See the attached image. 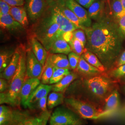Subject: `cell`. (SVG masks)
I'll list each match as a JSON object with an SVG mask.
<instances>
[{
    "label": "cell",
    "mask_w": 125,
    "mask_h": 125,
    "mask_svg": "<svg viewBox=\"0 0 125 125\" xmlns=\"http://www.w3.org/2000/svg\"><path fill=\"white\" fill-rule=\"evenodd\" d=\"M83 30L86 49L94 54L106 69L111 67L121 53L125 37L119 25L102 18Z\"/></svg>",
    "instance_id": "cell-1"
},
{
    "label": "cell",
    "mask_w": 125,
    "mask_h": 125,
    "mask_svg": "<svg viewBox=\"0 0 125 125\" xmlns=\"http://www.w3.org/2000/svg\"><path fill=\"white\" fill-rule=\"evenodd\" d=\"M27 78L26 54L21 53L17 70L10 82L8 89L4 92L0 93V104H7L12 107H19L21 104V90Z\"/></svg>",
    "instance_id": "cell-2"
},
{
    "label": "cell",
    "mask_w": 125,
    "mask_h": 125,
    "mask_svg": "<svg viewBox=\"0 0 125 125\" xmlns=\"http://www.w3.org/2000/svg\"><path fill=\"white\" fill-rule=\"evenodd\" d=\"M64 103L67 108L83 119L95 120L107 116L103 109L84 99L68 96L65 97Z\"/></svg>",
    "instance_id": "cell-3"
},
{
    "label": "cell",
    "mask_w": 125,
    "mask_h": 125,
    "mask_svg": "<svg viewBox=\"0 0 125 125\" xmlns=\"http://www.w3.org/2000/svg\"><path fill=\"white\" fill-rule=\"evenodd\" d=\"M59 27L51 18L50 14L37 24L34 28L35 37L49 51L54 40L58 37Z\"/></svg>",
    "instance_id": "cell-4"
},
{
    "label": "cell",
    "mask_w": 125,
    "mask_h": 125,
    "mask_svg": "<svg viewBox=\"0 0 125 125\" xmlns=\"http://www.w3.org/2000/svg\"><path fill=\"white\" fill-rule=\"evenodd\" d=\"M83 84L87 92L97 102H104L112 91V82L107 77L101 75L88 77L84 80Z\"/></svg>",
    "instance_id": "cell-5"
},
{
    "label": "cell",
    "mask_w": 125,
    "mask_h": 125,
    "mask_svg": "<svg viewBox=\"0 0 125 125\" xmlns=\"http://www.w3.org/2000/svg\"><path fill=\"white\" fill-rule=\"evenodd\" d=\"M80 116L67 107H57L50 118V125H82Z\"/></svg>",
    "instance_id": "cell-6"
},
{
    "label": "cell",
    "mask_w": 125,
    "mask_h": 125,
    "mask_svg": "<svg viewBox=\"0 0 125 125\" xmlns=\"http://www.w3.org/2000/svg\"><path fill=\"white\" fill-rule=\"evenodd\" d=\"M49 6V14L54 21L59 27L58 36H62V34L68 31H73L79 28L73 23L70 21L62 13L59 9L56 1L47 0Z\"/></svg>",
    "instance_id": "cell-7"
},
{
    "label": "cell",
    "mask_w": 125,
    "mask_h": 125,
    "mask_svg": "<svg viewBox=\"0 0 125 125\" xmlns=\"http://www.w3.org/2000/svg\"><path fill=\"white\" fill-rule=\"evenodd\" d=\"M26 72L28 78L41 79L43 66L38 60L31 49L27 50L26 54Z\"/></svg>",
    "instance_id": "cell-8"
},
{
    "label": "cell",
    "mask_w": 125,
    "mask_h": 125,
    "mask_svg": "<svg viewBox=\"0 0 125 125\" xmlns=\"http://www.w3.org/2000/svg\"><path fill=\"white\" fill-rule=\"evenodd\" d=\"M26 10L29 18L32 22L40 19L46 9L45 0H26Z\"/></svg>",
    "instance_id": "cell-9"
},
{
    "label": "cell",
    "mask_w": 125,
    "mask_h": 125,
    "mask_svg": "<svg viewBox=\"0 0 125 125\" xmlns=\"http://www.w3.org/2000/svg\"><path fill=\"white\" fill-rule=\"evenodd\" d=\"M67 7L71 9L80 20L84 27L91 26V21L89 18L88 11L75 0H64Z\"/></svg>",
    "instance_id": "cell-10"
},
{
    "label": "cell",
    "mask_w": 125,
    "mask_h": 125,
    "mask_svg": "<svg viewBox=\"0 0 125 125\" xmlns=\"http://www.w3.org/2000/svg\"><path fill=\"white\" fill-rule=\"evenodd\" d=\"M40 83L39 78H27L24 83L20 92V98L21 104L24 108H26L28 99Z\"/></svg>",
    "instance_id": "cell-11"
},
{
    "label": "cell",
    "mask_w": 125,
    "mask_h": 125,
    "mask_svg": "<svg viewBox=\"0 0 125 125\" xmlns=\"http://www.w3.org/2000/svg\"><path fill=\"white\" fill-rule=\"evenodd\" d=\"M52 85L40 83L32 92L29 98L28 99L26 108H30L36 102L45 96H47L48 93L52 89Z\"/></svg>",
    "instance_id": "cell-12"
},
{
    "label": "cell",
    "mask_w": 125,
    "mask_h": 125,
    "mask_svg": "<svg viewBox=\"0 0 125 125\" xmlns=\"http://www.w3.org/2000/svg\"><path fill=\"white\" fill-rule=\"evenodd\" d=\"M12 125H34L35 117L27 111L13 109Z\"/></svg>",
    "instance_id": "cell-13"
},
{
    "label": "cell",
    "mask_w": 125,
    "mask_h": 125,
    "mask_svg": "<svg viewBox=\"0 0 125 125\" xmlns=\"http://www.w3.org/2000/svg\"><path fill=\"white\" fill-rule=\"evenodd\" d=\"M104 107L103 109L107 116L111 114L119 107L120 104V94L117 89L112 91L104 101Z\"/></svg>",
    "instance_id": "cell-14"
},
{
    "label": "cell",
    "mask_w": 125,
    "mask_h": 125,
    "mask_svg": "<svg viewBox=\"0 0 125 125\" xmlns=\"http://www.w3.org/2000/svg\"><path fill=\"white\" fill-rule=\"evenodd\" d=\"M21 53L16 51L13 54L12 59L8 66L0 74L1 78H3L8 81L9 83L13 78L18 68Z\"/></svg>",
    "instance_id": "cell-15"
},
{
    "label": "cell",
    "mask_w": 125,
    "mask_h": 125,
    "mask_svg": "<svg viewBox=\"0 0 125 125\" xmlns=\"http://www.w3.org/2000/svg\"><path fill=\"white\" fill-rule=\"evenodd\" d=\"M76 71L83 76H87V78L101 75L102 73L98 69L87 62L81 56Z\"/></svg>",
    "instance_id": "cell-16"
},
{
    "label": "cell",
    "mask_w": 125,
    "mask_h": 125,
    "mask_svg": "<svg viewBox=\"0 0 125 125\" xmlns=\"http://www.w3.org/2000/svg\"><path fill=\"white\" fill-rule=\"evenodd\" d=\"M72 50L69 44L62 36H58L54 40L50 49V53L69 54Z\"/></svg>",
    "instance_id": "cell-17"
},
{
    "label": "cell",
    "mask_w": 125,
    "mask_h": 125,
    "mask_svg": "<svg viewBox=\"0 0 125 125\" xmlns=\"http://www.w3.org/2000/svg\"><path fill=\"white\" fill-rule=\"evenodd\" d=\"M31 44L33 53L44 67L48 56L47 50L35 37L31 39Z\"/></svg>",
    "instance_id": "cell-18"
},
{
    "label": "cell",
    "mask_w": 125,
    "mask_h": 125,
    "mask_svg": "<svg viewBox=\"0 0 125 125\" xmlns=\"http://www.w3.org/2000/svg\"><path fill=\"white\" fill-rule=\"evenodd\" d=\"M59 9L66 18L72 23L75 24L79 28L83 30L84 27L83 26L80 20L72 10L69 9L65 4L64 0H58L56 1Z\"/></svg>",
    "instance_id": "cell-19"
},
{
    "label": "cell",
    "mask_w": 125,
    "mask_h": 125,
    "mask_svg": "<svg viewBox=\"0 0 125 125\" xmlns=\"http://www.w3.org/2000/svg\"><path fill=\"white\" fill-rule=\"evenodd\" d=\"M0 26L3 29L9 31L20 30L24 28L10 13L0 16Z\"/></svg>",
    "instance_id": "cell-20"
},
{
    "label": "cell",
    "mask_w": 125,
    "mask_h": 125,
    "mask_svg": "<svg viewBox=\"0 0 125 125\" xmlns=\"http://www.w3.org/2000/svg\"><path fill=\"white\" fill-rule=\"evenodd\" d=\"M9 13L24 27L28 25L27 10L22 6L12 7Z\"/></svg>",
    "instance_id": "cell-21"
},
{
    "label": "cell",
    "mask_w": 125,
    "mask_h": 125,
    "mask_svg": "<svg viewBox=\"0 0 125 125\" xmlns=\"http://www.w3.org/2000/svg\"><path fill=\"white\" fill-rule=\"evenodd\" d=\"M78 76L75 72H71L58 83L54 84L52 86V90L55 92H62L64 93L66 89L76 79Z\"/></svg>",
    "instance_id": "cell-22"
},
{
    "label": "cell",
    "mask_w": 125,
    "mask_h": 125,
    "mask_svg": "<svg viewBox=\"0 0 125 125\" xmlns=\"http://www.w3.org/2000/svg\"><path fill=\"white\" fill-rule=\"evenodd\" d=\"M51 54L49 53L43 67V72L41 77V83L49 84L50 80L53 73L55 67L51 59Z\"/></svg>",
    "instance_id": "cell-23"
},
{
    "label": "cell",
    "mask_w": 125,
    "mask_h": 125,
    "mask_svg": "<svg viewBox=\"0 0 125 125\" xmlns=\"http://www.w3.org/2000/svg\"><path fill=\"white\" fill-rule=\"evenodd\" d=\"M104 4L101 0H96L88 9L89 18L96 21L102 18Z\"/></svg>",
    "instance_id": "cell-24"
},
{
    "label": "cell",
    "mask_w": 125,
    "mask_h": 125,
    "mask_svg": "<svg viewBox=\"0 0 125 125\" xmlns=\"http://www.w3.org/2000/svg\"><path fill=\"white\" fill-rule=\"evenodd\" d=\"M51 59L54 67L71 69L68 58L65 54H51Z\"/></svg>",
    "instance_id": "cell-25"
},
{
    "label": "cell",
    "mask_w": 125,
    "mask_h": 125,
    "mask_svg": "<svg viewBox=\"0 0 125 125\" xmlns=\"http://www.w3.org/2000/svg\"><path fill=\"white\" fill-rule=\"evenodd\" d=\"M13 109L9 106L0 107V125H12Z\"/></svg>",
    "instance_id": "cell-26"
},
{
    "label": "cell",
    "mask_w": 125,
    "mask_h": 125,
    "mask_svg": "<svg viewBox=\"0 0 125 125\" xmlns=\"http://www.w3.org/2000/svg\"><path fill=\"white\" fill-rule=\"evenodd\" d=\"M81 56L89 64L98 69L102 72L106 70V68L101 62L98 57L92 52L87 50L85 53L83 54Z\"/></svg>",
    "instance_id": "cell-27"
},
{
    "label": "cell",
    "mask_w": 125,
    "mask_h": 125,
    "mask_svg": "<svg viewBox=\"0 0 125 125\" xmlns=\"http://www.w3.org/2000/svg\"><path fill=\"white\" fill-rule=\"evenodd\" d=\"M64 93L53 91L50 94L47 98V107L49 109H52L64 103Z\"/></svg>",
    "instance_id": "cell-28"
},
{
    "label": "cell",
    "mask_w": 125,
    "mask_h": 125,
    "mask_svg": "<svg viewBox=\"0 0 125 125\" xmlns=\"http://www.w3.org/2000/svg\"><path fill=\"white\" fill-rule=\"evenodd\" d=\"M71 72L70 69L58 68L55 67L53 73L50 80L49 84H55L58 83Z\"/></svg>",
    "instance_id": "cell-29"
},
{
    "label": "cell",
    "mask_w": 125,
    "mask_h": 125,
    "mask_svg": "<svg viewBox=\"0 0 125 125\" xmlns=\"http://www.w3.org/2000/svg\"><path fill=\"white\" fill-rule=\"evenodd\" d=\"M69 44L71 47L72 52H75L80 56L85 53L88 50L86 49L85 46L83 45L79 40L76 39L74 37L69 42Z\"/></svg>",
    "instance_id": "cell-30"
},
{
    "label": "cell",
    "mask_w": 125,
    "mask_h": 125,
    "mask_svg": "<svg viewBox=\"0 0 125 125\" xmlns=\"http://www.w3.org/2000/svg\"><path fill=\"white\" fill-rule=\"evenodd\" d=\"M13 54L10 52H1L0 54V72H3L8 66Z\"/></svg>",
    "instance_id": "cell-31"
},
{
    "label": "cell",
    "mask_w": 125,
    "mask_h": 125,
    "mask_svg": "<svg viewBox=\"0 0 125 125\" xmlns=\"http://www.w3.org/2000/svg\"><path fill=\"white\" fill-rule=\"evenodd\" d=\"M111 8L116 18L120 19L122 17L123 8L121 0H113L111 2Z\"/></svg>",
    "instance_id": "cell-32"
},
{
    "label": "cell",
    "mask_w": 125,
    "mask_h": 125,
    "mask_svg": "<svg viewBox=\"0 0 125 125\" xmlns=\"http://www.w3.org/2000/svg\"><path fill=\"white\" fill-rule=\"evenodd\" d=\"M51 116V112L48 110L41 112L39 116L35 117L34 125H46Z\"/></svg>",
    "instance_id": "cell-33"
},
{
    "label": "cell",
    "mask_w": 125,
    "mask_h": 125,
    "mask_svg": "<svg viewBox=\"0 0 125 125\" xmlns=\"http://www.w3.org/2000/svg\"><path fill=\"white\" fill-rule=\"evenodd\" d=\"M47 96H45L40 99V100L33 104L29 109L31 110L37 109L38 110H40L41 112H44L47 110L46 107V106H47Z\"/></svg>",
    "instance_id": "cell-34"
},
{
    "label": "cell",
    "mask_w": 125,
    "mask_h": 125,
    "mask_svg": "<svg viewBox=\"0 0 125 125\" xmlns=\"http://www.w3.org/2000/svg\"><path fill=\"white\" fill-rule=\"evenodd\" d=\"M68 59L69 61L70 68L72 70H76L79 62L81 56L72 52L68 54Z\"/></svg>",
    "instance_id": "cell-35"
},
{
    "label": "cell",
    "mask_w": 125,
    "mask_h": 125,
    "mask_svg": "<svg viewBox=\"0 0 125 125\" xmlns=\"http://www.w3.org/2000/svg\"><path fill=\"white\" fill-rule=\"evenodd\" d=\"M72 32L73 34V37L76 39L79 40L83 45L84 46H86L87 42V38L84 30L80 28H78Z\"/></svg>",
    "instance_id": "cell-36"
},
{
    "label": "cell",
    "mask_w": 125,
    "mask_h": 125,
    "mask_svg": "<svg viewBox=\"0 0 125 125\" xmlns=\"http://www.w3.org/2000/svg\"><path fill=\"white\" fill-rule=\"evenodd\" d=\"M111 75L113 77L116 78L125 76V64L118 66L113 71L111 72Z\"/></svg>",
    "instance_id": "cell-37"
},
{
    "label": "cell",
    "mask_w": 125,
    "mask_h": 125,
    "mask_svg": "<svg viewBox=\"0 0 125 125\" xmlns=\"http://www.w3.org/2000/svg\"><path fill=\"white\" fill-rule=\"evenodd\" d=\"M12 7L2 0L0 1V16L10 13Z\"/></svg>",
    "instance_id": "cell-38"
},
{
    "label": "cell",
    "mask_w": 125,
    "mask_h": 125,
    "mask_svg": "<svg viewBox=\"0 0 125 125\" xmlns=\"http://www.w3.org/2000/svg\"><path fill=\"white\" fill-rule=\"evenodd\" d=\"M9 82L3 78L0 79V92L2 93L8 89L9 86Z\"/></svg>",
    "instance_id": "cell-39"
},
{
    "label": "cell",
    "mask_w": 125,
    "mask_h": 125,
    "mask_svg": "<svg viewBox=\"0 0 125 125\" xmlns=\"http://www.w3.org/2000/svg\"><path fill=\"white\" fill-rule=\"evenodd\" d=\"M11 7L22 6L24 4V0H2Z\"/></svg>",
    "instance_id": "cell-40"
},
{
    "label": "cell",
    "mask_w": 125,
    "mask_h": 125,
    "mask_svg": "<svg viewBox=\"0 0 125 125\" xmlns=\"http://www.w3.org/2000/svg\"><path fill=\"white\" fill-rule=\"evenodd\" d=\"M79 4L86 9H88L96 0H75Z\"/></svg>",
    "instance_id": "cell-41"
},
{
    "label": "cell",
    "mask_w": 125,
    "mask_h": 125,
    "mask_svg": "<svg viewBox=\"0 0 125 125\" xmlns=\"http://www.w3.org/2000/svg\"><path fill=\"white\" fill-rule=\"evenodd\" d=\"M119 25L121 31L125 37V15L119 19Z\"/></svg>",
    "instance_id": "cell-42"
},
{
    "label": "cell",
    "mask_w": 125,
    "mask_h": 125,
    "mask_svg": "<svg viewBox=\"0 0 125 125\" xmlns=\"http://www.w3.org/2000/svg\"><path fill=\"white\" fill-rule=\"evenodd\" d=\"M62 38L65 40H66L68 43H69L73 38V34L72 31H68L64 32L62 34Z\"/></svg>",
    "instance_id": "cell-43"
},
{
    "label": "cell",
    "mask_w": 125,
    "mask_h": 125,
    "mask_svg": "<svg viewBox=\"0 0 125 125\" xmlns=\"http://www.w3.org/2000/svg\"><path fill=\"white\" fill-rule=\"evenodd\" d=\"M124 64H125V51H124L121 54L120 58L118 60L117 65V67H118Z\"/></svg>",
    "instance_id": "cell-44"
},
{
    "label": "cell",
    "mask_w": 125,
    "mask_h": 125,
    "mask_svg": "<svg viewBox=\"0 0 125 125\" xmlns=\"http://www.w3.org/2000/svg\"><path fill=\"white\" fill-rule=\"evenodd\" d=\"M121 1L123 6V15H122V16H123L125 15V0H121Z\"/></svg>",
    "instance_id": "cell-45"
},
{
    "label": "cell",
    "mask_w": 125,
    "mask_h": 125,
    "mask_svg": "<svg viewBox=\"0 0 125 125\" xmlns=\"http://www.w3.org/2000/svg\"><path fill=\"white\" fill-rule=\"evenodd\" d=\"M53 0V1H57L58 0Z\"/></svg>",
    "instance_id": "cell-46"
},
{
    "label": "cell",
    "mask_w": 125,
    "mask_h": 125,
    "mask_svg": "<svg viewBox=\"0 0 125 125\" xmlns=\"http://www.w3.org/2000/svg\"></svg>",
    "instance_id": "cell-47"
},
{
    "label": "cell",
    "mask_w": 125,
    "mask_h": 125,
    "mask_svg": "<svg viewBox=\"0 0 125 125\" xmlns=\"http://www.w3.org/2000/svg\"><path fill=\"white\" fill-rule=\"evenodd\" d=\"M124 77H125V76H124Z\"/></svg>",
    "instance_id": "cell-48"
},
{
    "label": "cell",
    "mask_w": 125,
    "mask_h": 125,
    "mask_svg": "<svg viewBox=\"0 0 125 125\" xmlns=\"http://www.w3.org/2000/svg\"></svg>",
    "instance_id": "cell-49"
},
{
    "label": "cell",
    "mask_w": 125,
    "mask_h": 125,
    "mask_svg": "<svg viewBox=\"0 0 125 125\" xmlns=\"http://www.w3.org/2000/svg\"></svg>",
    "instance_id": "cell-50"
}]
</instances>
